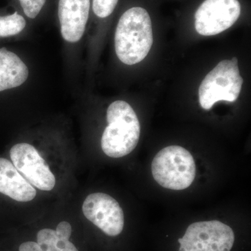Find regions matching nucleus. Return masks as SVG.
I'll return each mask as SVG.
<instances>
[{
  "mask_svg": "<svg viewBox=\"0 0 251 251\" xmlns=\"http://www.w3.org/2000/svg\"><path fill=\"white\" fill-rule=\"evenodd\" d=\"M153 44L151 18L141 7H133L122 15L115 35V52L126 65H134L147 57Z\"/></svg>",
  "mask_w": 251,
  "mask_h": 251,
  "instance_id": "1",
  "label": "nucleus"
},
{
  "mask_svg": "<svg viewBox=\"0 0 251 251\" xmlns=\"http://www.w3.org/2000/svg\"><path fill=\"white\" fill-rule=\"evenodd\" d=\"M107 121L101 138L104 153L115 158L129 154L140 136V124L133 109L125 100H116L109 105Z\"/></svg>",
  "mask_w": 251,
  "mask_h": 251,
  "instance_id": "2",
  "label": "nucleus"
},
{
  "mask_svg": "<svg viewBox=\"0 0 251 251\" xmlns=\"http://www.w3.org/2000/svg\"><path fill=\"white\" fill-rule=\"evenodd\" d=\"M151 173L162 187L180 191L193 184L196 175V163L187 150L172 145L157 153L151 163Z\"/></svg>",
  "mask_w": 251,
  "mask_h": 251,
  "instance_id": "3",
  "label": "nucleus"
},
{
  "mask_svg": "<svg viewBox=\"0 0 251 251\" xmlns=\"http://www.w3.org/2000/svg\"><path fill=\"white\" fill-rule=\"evenodd\" d=\"M244 82L239 74L238 59L223 60L202 80L199 87V101L204 110H209L220 100H237Z\"/></svg>",
  "mask_w": 251,
  "mask_h": 251,
  "instance_id": "4",
  "label": "nucleus"
},
{
  "mask_svg": "<svg viewBox=\"0 0 251 251\" xmlns=\"http://www.w3.org/2000/svg\"><path fill=\"white\" fill-rule=\"evenodd\" d=\"M178 242L179 251H230L234 234L229 226L221 221H202L190 225Z\"/></svg>",
  "mask_w": 251,
  "mask_h": 251,
  "instance_id": "5",
  "label": "nucleus"
},
{
  "mask_svg": "<svg viewBox=\"0 0 251 251\" xmlns=\"http://www.w3.org/2000/svg\"><path fill=\"white\" fill-rule=\"evenodd\" d=\"M240 14L238 0H205L195 14V27L201 35H216L232 27Z\"/></svg>",
  "mask_w": 251,
  "mask_h": 251,
  "instance_id": "6",
  "label": "nucleus"
},
{
  "mask_svg": "<svg viewBox=\"0 0 251 251\" xmlns=\"http://www.w3.org/2000/svg\"><path fill=\"white\" fill-rule=\"evenodd\" d=\"M82 209L86 219L107 235L116 237L123 231V209L112 196L103 193H92L85 198Z\"/></svg>",
  "mask_w": 251,
  "mask_h": 251,
  "instance_id": "7",
  "label": "nucleus"
},
{
  "mask_svg": "<svg viewBox=\"0 0 251 251\" xmlns=\"http://www.w3.org/2000/svg\"><path fill=\"white\" fill-rule=\"evenodd\" d=\"M13 165L29 184L42 191H52L55 176L36 149L27 143L16 144L10 150Z\"/></svg>",
  "mask_w": 251,
  "mask_h": 251,
  "instance_id": "8",
  "label": "nucleus"
},
{
  "mask_svg": "<svg viewBox=\"0 0 251 251\" xmlns=\"http://www.w3.org/2000/svg\"><path fill=\"white\" fill-rule=\"evenodd\" d=\"M92 0H57V17L63 39L69 43L80 40L88 22Z\"/></svg>",
  "mask_w": 251,
  "mask_h": 251,
  "instance_id": "9",
  "label": "nucleus"
},
{
  "mask_svg": "<svg viewBox=\"0 0 251 251\" xmlns=\"http://www.w3.org/2000/svg\"><path fill=\"white\" fill-rule=\"evenodd\" d=\"M72 234V225L67 221H62L55 229H40L36 234V241L22 243L18 251H80L71 242Z\"/></svg>",
  "mask_w": 251,
  "mask_h": 251,
  "instance_id": "10",
  "label": "nucleus"
},
{
  "mask_svg": "<svg viewBox=\"0 0 251 251\" xmlns=\"http://www.w3.org/2000/svg\"><path fill=\"white\" fill-rule=\"evenodd\" d=\"M0 193L18 202H29L36 195L34 186L4 158H0Z\"/></svg>",
  "mask_w": 251,
  "mask_h": 251,
  "instance_id": "11",
  "label": "nucleus"
},
{
  "mask_svg": "<svg viewBox=\"0 0 251 251\" xmlns=\"http://www.w3.org/2000/svg\"><path fill=\"white\" fill-rule=\"evenodd\" d=\"M28 76V68L17 54L0 49V92L22 85Z\"/></svg>",
  "mask_w": 251,
  "mask_h": 251,
  "instance_id": "12",
  "label": "nucleus"
},
{
  "mask_svg": "<svg viewBox=\"0 0 251 251\" xmlns=\"http://www.w3.org/2000/svg\"><path fill=\"white\" fill-rule=\"evenodd\" d=\"M27 25L25 18L18 11L13 14L0 15V37L17 35Z\"/></svg>",
  "mask_w": 251,
  "mask_h": 251,
  "instance_id": "13",
  "label": "nucleus"
},
{
  "mask_svg": "<svg viewBox=\"0 0 251 251\" xmlns=\"http://www.w3.org/2000/svg\"><path fill=\"white\" fill-rule=\"evenodd\" d=\"M23 14L31 20L39 17L47 6L48 0H16Z\"/></svg>",
  "mask_w": 251,
  "mask_h": 251,
  "instance_id": "14",
  "label": "nucleus"
},
{
  "mask_svg": "<svg viewBox=\"0 0 251 251\" xmlns=\"http://www.w3.org/2000/svg\"><path fill=\"white\" fill-rule=\"evenodd\" d=\"M119 0H92L94 15L99 18L109 17L115 11Z\"/></svg>",
  "mask_w": 251,
  "mask_h": 251,
  "instance_id": "15",
  "label": "nucleus"
}]
</instances>
